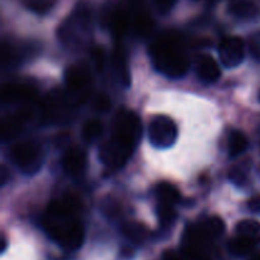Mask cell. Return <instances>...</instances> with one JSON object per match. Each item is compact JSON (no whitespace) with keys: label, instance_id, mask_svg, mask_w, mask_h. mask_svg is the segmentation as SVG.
Wrapping results in <instances>:
<instances>
[{"label":"cell","instance_id":"8","mask_svg":"<svg viewBox=\"0 0 260 260\" xmlns=\"http://www.w3.org/2000/svg\"><path fill=\"white\" fill-rule=\"evenodd\" d=\"M132 154H134V150L128 149L123 144H121V142L112 137L109 141H107L101 147L99 157H101V161L108 169L117 170L126 164L127 160L129 159Z\"/></svg>","mask_w":260,"mask_h":260},{"label":"cell","instance_id":"24","mask_svg":"<svg viewBox=\"0 0 260 260\" xmlns=\"http://www.w3.org/2000/svg\"><path fill=\"white\" fill-rule=\"evenodd\" d=\"M249 169H250V162L249 161L239 162V164L234 165V167L231 168L230 172H229V178H230L231 182L235 183V184H244V182H245L246 178H248Z\"/></svg>","mask_w":260,"mask_h":260},{"label":"cell","instance_id":"32","mask_svg":"<svg viewBox=\"0 0 260 260\" xmlns=\"http://www.w3.org/2000/svg\"><path fill=\"white\" fill-rule=\"evenodd\" d=\"M162 260H184V258L180 256L178 253H175V251L167 250L162 254Z\"/></svg>","mask_w":260,"mask_h":260},{"label":"cell","instance_id":"2","mask_svg":"<svg viewBox=\"0 0 260 260\" xmlns=\"http://www.w3.org/2000/svg\"><path fill=\"white\" fill-rule=\"evenodd\" d=\"M150 56L154 68L168 78H182L189 69V58L182 41L173 35L155 41L150 46Z\"/></svg>","mask_w":260,"mask_h":260},{"label":"cell","instance_id":"6","mask_svg":"<svg viewBox=\"0 0 260 260\" xmlns=\"http://www.w3.org/2000/svg\"><path fill=\"white\" fill-rule=\"evenodd\" d=\"M178 128L175 122L167 116H156L149 126L150 142L157 149H168L177 141Z\"/></svg>","mask_w":260,"mask_h":260},{"label":"cell","instance_id":"9","mask_svg":"<svg viewBox=\"0 0 260 260\" xmlns=\"http://www.w3.org/2000/svg\"><path fill=\"white\" fill-rule=\"evenodd\" d=\"M218 55L223 66L231 69L239 66L245 57V45L239 37H228L218 46Z\"/></svg>","mask_w":260,"mask_h":260},{"label":"cell","instance_id":"1","mask_svg":"<svg viewBox=\"0 0 260 260\" xmlns=\"http://www.w3.org/2000/svg\"><path fill=\"white\" fill-rule=\"evenodd\" d=\"M79 206V201L73 196L52 201L43 217L46 234L68 251L78 250L84 243V228L76 220Z\"/></svg>","mask_w":260,"mask_h":260},{"label":"cell","instance_id":"29","mask_svg":"<svg viewBox=\"0 0 260 260\" xmlns=\"http://www.w3.org/2000/svg\"><path fill=\"white\" fill-rule=\"evenodd\" d=\"M249 50H250L251 56H253L258 62H260V42H258V41H253V42H250V47H249Z\"/></svg>","mask_w":260,"mask_h":260},{"label":"cell","instance_id":"5","mask_svg":"<svg viewBox=\"0 0 260 260\" xmlns=\"http://www.w3.org/2000/svg\"><path fill=\"white\" fill-rule=\"evenodd\" d=\"M90 22L91 17L88 7L80 4L79 7H76L73 14L69 15L68 19L60 25V29H58L60 40L65 43L78 42L80 41V33L83 35L89 29Z\"/></svg>","mask_w":260,"mask_h":260},{"label":"cell","instance_id":"28","mask_svg":"<svg viewBox=\"0 0 260 260\" xmlns=\"http://www.w3.org/2000/svg\"><path fill=\"white\" fill-rule=\"evenodd\" d=\"M95 108L98 109L99 112H107L109 108H111V101L107 95H99L96 98L95 102Z\"/></svg>","mask_w":260,"mask_h":260},{"label":"cell","instance_id":"14","mask_svg":"<svg viewBox=\"0 0 260 260\" xmlns=\"http://www.w3.org/2000/svg\"><path fill=\"white\" fill-rule=\"evenodd\" d=\"M90 76L88 70L80 65H73L66 69L65 84L73 91H80L89 84Z\"/></svg>","mask_w":260,"mask_h":260},{"label":"cell","instance_id":"30","mask_svg":"<svg viewBox=\"0 0 260 260\" xmlns=\"http://www.w3.org/2000/svg\"><path fill=\"white\" fill-rule=\"evenodd\" d=\"M248 207L251 212L260 213V196H256V197H253L248 202Z\"/></svg>","mask_w":260,"mask_h":260},{"label":"cell","instance_id":"19","mask_svg":"<svg viewBox=\"0 0 260 260\" xmlns=\"http://www.w3.org/2000/svg\"><path fill=\"white\" fill-rule=\"evenodd\" d=\"M236 234L255 244L260 243V222L255 220H243L236 225Z\"/></svg>","mask_w":260,"mask_h":260},{"label":"cell","instance_id":"36","mask_svg":"<svg viewBox=\"0 0 260 260\" xmlns=\"http://www.w3.org/2000/svg\"><path fill=\"white\" fill-rule=\"evenodd\" d=\"M211 2H218V0H211Z\"/></svg>","mask_w":260,"mask_h":260},{"label":"cell","instance_id":"10","mask_svg":"<svg viewBox=\"0 0 260 260\" xmlns=\"http://www.w3.org/2000/svg\"><path fill=\"white\" fill-rule=\"evenodd\" d=\"M0 96L5 103H30L37 98V91L33 86L27 85V84L10 83L3 86Z\"/></svg>","mask_w":260,"mask_h":260},{"label":"cell","instance_id":"20","mask_svg":"<svg viewBox=\"0 0 260 260\" xmlns=\"http://www.w3.org/2000/svg\"><path fill=\"white\" fill-rule=\"evenodd\" d=\"M123 234L135 244H142L149 238V230L140 222H127L123 225Z\"/></svg>","mask_w":260,"mask_h":260},{"label":"cell","instance_id":"11","mask_svg":"<svg viewBox=\"0 0 260 260\" xmlns=\"http://www.w3.org/2000/svg\"><path fill=\"white\" fill-rule=\"evenodd\" d=\"M30 119H32V113L28 108L7 117L2 123V139L8 140L18 136L19 132H22L24 124Z\"/></svg>","mask_w":260,"mask_h":260},{"label":"cell","instance_id":"15","mask_svg":"<svg viewBox=\"0 0 260 260\" xmlns=\"http://www.w3.org/2000/svg\"><path fill=\"white\" fill-rule=\"evenodd\" d=\"M112 63H113L114 73L118 76L119 81L126 88L131 85V74H129L128 61H127L126 51L123 47H116L112 53Z\"/></svg>","mask_w":260,"mask_h":260},{"label":"cell","instance_id":"12","mask_svg":"<svg viewBox=\"0 0 260 260\" xmlns=\"http://www.w3.org/2000/svg\"><path fill=\"white\" fill-rule=\"evenodd\" d=\"M86 167V154L79 146H74L65 152L62 157V168L69 175L79 177Z\"/></svg>","mask_w":260,"mask_h":260},{"label":"cell","instance_id":"22","mask_svg":"<svg viewBox=\"0 0 260 260\" xmlns=\"http://www.w3.org/2000/svg\"><path fill=\"white\" fill-rule=\"evenodd\" d=\"M156 215L160 221V225L162 228H169L174 223L177 218V211H175V205L172 203L157 202L156 206Z\"/></svg>","mask_w":260,"mask_h":260},{"label":"cell","instance_id":"34","mask_svg":"<svg viewBox=\"0 0 260 260\" xmlns=\"http://www.w3.org/2000/svg\"><path fill=\"white\" fill-rule=\"evenodd\" d=\"M5 248H7V239L5 236H3V245H2V253H4Z\"/></svg>","mask_w":260,"mask_h":260},{"label":"cell","instance_id":"3","mask_svg":"<svg viewBox=\"0 0 260 260\" xmlns=\"http://www.w3.org/2000/svg\"><path fill=\"white\" fill-rule=\"evenodd\" d=\"M142 136V123L135 112L121 109L114 117L113 139L134 150L139 145Z\"/></svg>","mask_w":260,"mask_h":260},{"label":"cell","instance_id":"25","mask_svg":"<svg viewBox=\"0 0 260 260\" xmlns=\"http://www.w3.org/2000/svg\"><path fill=\"white\" fill-rule=\"evenodd\" d=\"M102 131H103V126L96 119H91L88 121L83 127V137L85 141H95L99 136H101Z\"/></svg>","mask_w":260,"mask_h":260},{"label":"cell","instance_id":"16","mask_svg":"<svg viewBox=\"0 0 260 260\" xmlns=\"http://www.w3.org/2000/svg\"><path fill=\"white\" fill-rule=\"evenodd\" d=\"M229 12L239 19H250L258 13V7L253 0H233L229 5Z\"/></svg>","mask_w":260,"mask_h":260},{"label":"cell","instance_id":"33","mask_svg":"<svg viewBox=\"0 0 260 260\" xmlns=\"http://www.w3.org/2000/svg\"><path fill=\"white\" fill-rule=\"evenodd\" d=\"M7 174H8V170H7V167H3L2 168V177H0V179H2V184L4 185L5 183H7Z\"/></svg>","mask_w":260,"mask_h":260},{"label":"cell","instance_id":"17","mask_svg":"<svg viewBox=\"0 0 260 260\" xmlns=\"http://www.w3.org/2000/svg\"><path fill=\"white\" fill-rule=\"evenodd\" d=\"M155 196L157 198V202L172 203L177 205L180 201V193L175 185L169 182H160L155 185Z\"/></svg>","mask_w":260,"mask_h":260},{"label":"cell","instance_id":"4","mask_svg":"<svg viewBox=\"0 0 260 260\" xmlns=\"http://www.w3.org/2000/svg\"><path fill=\"white\" fill-rule=\"evenodd\" d=\"M10 157L15 167L27 175L36 174L43 162L42 149L36 142H18L10 150Z\"/></svg>","mask_w":260,"mask_h":260},{"label":"cell","instance_id":"23","mask_svg":"<svg viewBox=\"0 0 260 260\" xmlns=\"http://www.w3.org/2000/svg\"><path fill=\"white\" fill-rule=\"evenodd\" d=\"M182 256L184 260H211L203 246L189 243H183Z\"/></svg>","mask_w":260,"mask_h":260},{"label":"cell","instance_id":"31","mask_svg":"<svg viewBox=\"0 0 260 260\" xmlns=\"http://www.w3.org/2000/svg\"><path fill=\"white\" fill-rule=\"evenodd\" d=\"M94 58H95V63L98 66L99 70H102L104 62V56H103V50H101V47H98L94 52Z\"/></svg>","mask_w":260,"mask_h":260},{"label":"cell","instance_id":"7","mask_svg":"<svg viewBox=\"0 0 260 260\" xmlns=\"http://www.w3.org/2000/svg\"><path fill=\"white\" fill-rule=\"evenodd\" d=\"M103 19L109 32L116 38H121L132 27V14L129 10L119 3H112L104 10Z\"/></svg>","mask_w":260,"mask_h":260},{"label":"cell","instance_id":"27","mask_svg":"<svg viewBox=\"0 0 260 260\" xmlns=\"http://www.w3.org/2000/svg\"><path fill=\"white\" fill-rule=\"evenodd\" d=\"M175 2H177V0H152V3H154L157 12L161 13V14H167V13H169L170 9L174 7Z\"/></svg>","mask_w":260,"mask_h":260},{"label":"cell","instance_id":"18","mask_svg":"<svg viewBox=\"0 0 260 260\" xmlns=\"http://www.w3.org/2000/svg\"><path fill=\"white\" fill-rule=\"evenodd\" d=\"M249 146V140L246 137L245 134H243L241 131H238V129H234L233 132L229 136L228 141V150L230 157L235 159V157L240 156L241 154L246 151Z\"/></svg>","mask_w":260,"mask_h":260},{"label":"cell","instance_id":"26","mask_svg":"<svg viewBox=\"0 0 260 260\" xmlns=\"http://www.w3.org/2000/svg\"><path fill=\"white\" fill-rule=\"evenodd\" d=\"M55 2L53 0H27L25 5L36 14H46L52 9Z\"/></svg>","mask_w":260,"mask_h":260},{"label":"cell","instance_id":"35","mask_svg":"<svg viewBox=\"0 0 260 260\" xmlns=\"http://www.w3.org/2000/svg\"><path fill=\"white\" fill-rule=\"evenodd\" d=\"M250 260H260V255H256V256H254V258H251Z\"/></svg>","mask_w":260,"mask_h":260},{"label":"cell","instance_id":"13","mask_svg":"<svg viewBox=\"0 0 260 260\" xmlns=\"http://www.w3.org/2000/svg\"><path fill=\"white\" fill-rule=\"evenodd\" d=\"M196 70L201 80L206 83H216L221 76L220 66L211 55H201L196 62Z\"/></svg>","mask_w":260,"mask_h":260},{"label":"cell","instance_id":"21","mask_svg":"<svg viewBox=\"0 0 260 260\" xmlns=\"http://www.w3.org/2000/svg\"><path fill=\"white\" fill-rule=\"evenodd\" d=\"M256 244L254 241L249 240V239L244 238V236H235L229 241V250L231 254L236 256H246L254 250Z\"/></svg>","mask_w":260,"mask_h":260}]
</instances>
